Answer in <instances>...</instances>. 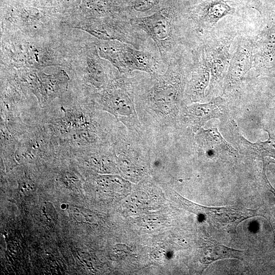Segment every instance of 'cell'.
<instances>
[{
  "instance_id": "15",
  "label": "cell",
  "mask_w": 275,
  "mask_h": 275,
  "mask_svg": "<svg viewBox=\"0 0 275 275\" xmlns=\"http://www.w3.org/2000/svg\"><path fill=\"white\" fill-rule=\"evenodd\" d=\"M97 48L93 46L89 50L87 57V79L95 88H103L107 81L104 70L97 53Z\"/></svg>"
},
{
  "instance_id": "11",
  "label": "cell",
  "mask_w": 275,
  "mask_h": 275,
  "mask_svg": "<svg viewBox=\"0 0 275 275\" xmlns=\"http://www.w3.org/2000/svg\"><path fill=\"white\" fill-rule=\"evenodd\" d=\"M254 64L275 65V24L266 26L253 43Z\"/></svg>"
},
{
  "instance_id": "3",
  "label": "cell",
  "mask_w": 275,
  "mask_h": 275,
  "mask_svg": "<svg viewBox=\"0 0 275 275\" xmlns=\"http://www.w3.org/2000/svg\"><path fill=\"white\" fill-rule=\"evenodd\" d=\"M97 102L129 131L143 133L136 111L132 76L118 71L98 93Z\"/></svg>"
},
{
  "instance_id": "5",
  "label": "cell",
  "mask_w": 275,
  "mask_h": 275,
  "mask_svg": "<svg viewBox=\"0 0 275 275\" xmlns=\"http://www.w3.org/2000/svg\"><path fill=\"white\" fill-rule=\"evenodd\" d=\"M192 59L190 76L186 84L184 99L195 103L204 98L205 90L210 81V73L202 49L194 51Z\"/></svg>"
},
{
  "instance_id": "6",
  "label": "cell",
  "mask_w": 275,
  "mask_h": 275,
  "mask_svg": "<svg viewBox=\"0 0 275 275\" xmlns=\"http://www.w3.org/2000/svg\"><path fill=\"white\" fill-rule=\"evenodd\" d=\"M180 199L191 211L202 215L211 223L220 227L228 226L235 231L237 225L242 221L257 215V210L246 209L244 211L228 207H208L198 205L188 201Z\"/></svg>"
},
{
  "instance_id": "7",
  "label": "cell",
  "mask_w": 275,
  "mask_h": 275,
  "mask_svg": "<svg viewBox=\"0 0 275 275\" xmlns=\"http://www.w3.org/2000/svg\"><path fill=\"white\" fill-rule=\"evenodd\" d=\"M234 10L224 0H205L191 8L187 18L190 24L198 30L215 24Z\"/></svg>"
},
{
  "instance_id": "14",
  "label": "cell",
  "mask_w": 275,
  "mask_h": 275,
  "mask_svg": "<svg viewBox=\"0 0 275 275\" xmlns=\"http://www.w3.org/2000/svg\"><path fill=\"white\" fill-rule=\"evenodd\" d=\"M244 252L231 249L216 242L207 241L202 254V263L210 264L215 261L226 258L242 260Z\"/></svg>"
},
{
  "instance_id": "8",
  "label": "cell",
  "mask_w": 275,
  "mask_h": 275,
  "mask_svg": "<svg viewBox=\"0 0 275 275\" xmlns=\"http://www.w3.org/2000/svg\"><path fill=\"white\" fill-rule=\"evenodd\" d=\"M254 65L253 42L241 40L230 60L225 81L226 89L239 84Z\"/></svg>"
},
{
  "instance_id": "16",
  "label": "cell",
  "mask_w": 275,
  "mask_h": 275,
  "mask_svg": "<svg viewBox=\"0 0 275 275\" xmlns=\"http://www.w3.org/2000/svg\"><path fill=\"white\" fill-rule=\"evenodd\" d=\"M64 116L58 123L66 132L94 129V127L89 117L83 112L75 109H63Z\"/></svg>"
},
{
  "instance_id": "19",
  "label": "cell",
  "mask_w": 275,
  "mask_h": 275,
  "mask_svg": "<svg viewBox=\"0 0 275 275\" xmlns=\"http://www.w3.org/2000/svg\"><path fill=\"white\" fill-rule=\"evenodd\" d=\"M268 162H265L264 163V167H263V179L266 183V184L267 185V186L268 187V188L269 189V190L271 192L274 197H275V188H274L272 185L270 184V182H269L268 180L267 179V178L266 177V173H265V170H266V166L268 164Z\"/></svg>"
},
{
  "instance_id": "13",
  "label": "cell",
  "mask_w": 275,
  "mask_h": 275,
  "mask_svg": "<svg viewBox=\"0 0 275 275\" xmlns=\"http://www.w3.org/2000/svg\"><path fill=\"white\" fill-rule=\"evenodd\" d=\"M199 146L205 151L234 154V149L223 138L216 128L200 129L196 136Z\"/></svg>"
},
{
  "instance_id": "18",
  "label": "cell",
  "mask_w": 275,
  "mask_h": 275,
  "mask_svg": "<svg viewBox=\"0 0 275 275\" xmlns=\"http://www.w3.org/2000/svg\"><path fill=\"white\" fill-rule=\"evenodd\" d=\"M239 3L250 6L261 12L262 4L261 0H235Z\"/></svg>"
},
{
  "instance_id": "9",
  "label": "cell",
  "mask_w": 275,
  "mask_h": 275,
  "mask_svg": "<svg viewBox=\"0 0 275 275\" xmlns=\"http://www.w3.org/2000/svg\"><path fill=\"white\" fill-rule=\"evenodd\" d=\"M223 104L221 98L206 103H194L184 107L181 116L184 122L194 130L201 129L208 120L223 115Z\"/></svg>"
},
{
  "instance_id": "4",
  "label": "cell",
  "mask_w": 275,
  "mask_h": 275,
  "mask_svg": "<svg viewBox=\"0 0 275 275\" xmlns=\"http://www.w3.org/2000/svg\"><path fill=\"white\" fill-rule=\"evenodd\" d=\"M97 46L100 56L109 61L123 74L130 75L135 71L162 73L167 67L158 52L139 50L125 42L104 40L98 42Z\"/></svg>"
},
{
  "instance_id": "20",
  "label": "cell",
  "mask_w": 275,
  "mask_h": 275,
  "mask_svg": "<svg viewBox=\"0 0 275 275\" xmlns=\"http://www.w3.org/2000/svg\"><path fill=\"white\" fill-rule=\"evenodd\" d=\"M263 216H264L265 218H266L269 222L271 227H272V228L273 229V233H274V240H275V219L273 218V217H271L270 216L268 215H265V214H263Z\"/></svg>"
},
{
  "instance_id": "17",
  "label": "cell",
  "mask_w": 275,
  "mask_h": 275,
  "mask_svg": "<svg viewBox=\"0 0 275 275\" xmlns=\"http://www.w3.org/2000/svg\"><path fill=\"white\" fill-rule=\"evenodd\" d=\"M266 131L269 135L268 139L265 141L254 144L247 141L240 134H238V132H236V134L238 137V140L243 144L245 147L254 151L257 155L262 157L268 156L275 158V135L269 131Z\"/></svg>"
},
{
  "instance_id": "21",
  "label": "cell",
  "mask_w": 275,
  "mask_h": 275,
  "mask_svg": "<svg viewBox=\"0 0 275 275\" xmlns=\"http://www.w3.org/2000/svg\"><path fill=\"white\" fill-rule=\"evenodd\" d=\"M269 70L271 73V74L275 77V65L270 67L269 68Z\"/></svg>"
},
{
  "instance_id": "1",
  "label": "cell",
  "mask_w": 275,
  "mask_h": 275,
  "mask_svg": "<svg viewBox=\"0 0 275 275\" xmlns=\"http://www.w3.org/2000/svg\"><path fill=\"white\" fill-rule=\"evenodd\" d=\"M192 60L182 50L168 64L162 73H132L136 113L141 122L162 129L174 124L178 118Z\"/></svg>"
},
{
  "instance_id": "12",
  "label": "cell",
  "mask_w": 275,
  "mask_h": 275,
  "mask_svg": "<svg viewBox=\"0 0 275 275\" xmlns=\"http://www.w3.org/2000/svg\"><path fill=\"white\" fill-rule=\"evenodd\" d=\"M68 76L63 72L53 75L39 74L35 81V92L42 103L50 101L59 95L66 88Z\"/></svg>"
},
{
  "instance_id": "2",
  "label": "cell",
  "mask_w": 275,
  "mask_h": 275,
  "mask_svg": "<svg viewBox=\"0 0 275 275\" xmlns=\"http://www.w3.org/2000/svg\"><path fill=\"white\" fill-rule=\"evenodd\" d=\"M130 20L153 42L161 59L167 66L181 50L179 46L182 22L175 9L162 8L152 14L132 18Z\"/></svg>"
},
{
  "instance_id": "10",
  "label": "cell",
  "mask_w": 275,
  "mask_h": 275,
  "mask_svg": "<svg viewBox=\"0 0 275 275\" xmlns=\"http://www.w3.org/2000/svg\"><path fill=\"white\" fill-rule=\"evenodd\" d=\"M229 40L213 45L206 44L202 48L210 73V89L221 81L230 62Z\"/></svg>"
}]
</instances>
